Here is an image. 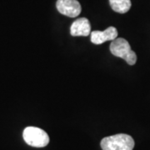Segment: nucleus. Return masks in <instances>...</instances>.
I'll return each instance as SVG.
<instances>
[{
	"label": "nucleus",
	"mask_w": 150,
	"mask_h": 150,
	"mask_svg": "<svg viewBox=\"0 0 150 150\" xmlns=\"http://www.w3.org/2000/svg\"><path fill=\"white\" fill-rule=\"evenodd\" d=\"M112 9L119 13H125L131 8L130 0H109Z\"/></svg>",
	"instance_id": "0eeeda50"
},
{
	"label": "nucleus",
	"mask_w": 150,
	"mask_h": 150,
	"mask_svg": "<svg viewBox=\"0 0 150 150\" xmlns=\"http://www.w3.org/2000/svg\"><path fill=\"white\" fill-rule=\"evenodd\" d=\"M118 37L116 28L109 27L103 31H93L91 33V42L94 44H102L106 41H113Z\"/></svg>",
	"instance_id": "39448f33"
},
{
	"label": "nucleus",
	"mask_w": 150,
	"mask_h": 150,
	"mask_svg": "<svg viewBox=\"0 0 150 150\" xmlns=\"http://www.w3.org/2000/svg\"><path fill=\"white\" fill-rule=\"evenodd\" d=\"M23 137L28 144L35 148H43L49 143L48 134L36 127H28L23 130Z\"/></svg>",
	"instance_id": "7ed1b4c3"
},
{
	"label": "nucleus",
	"mask_w": 150,
	"mask_h": 150,
	"mask_svg": "<svg viewBox=\"0 0 150 150\" xmlns=\"http://www.w3.org/2000/svg\"><path fill=\"white\" fill-rule=\"evenodd\" d=\"M57 9L63 15L75 18L81 13V5L77 0H58L56 3Z\"/></svg>",
	"instance_id": "20e7f679"
},
{
	"label": "nucleus",
	"mask_w": 150,
	"mask_h": 150,
	"mask_svg": "<svg viewBox=\"0 0 150 150\" xmlns=\"http://www.w3.org/2000/svg\"><path fill=\"white\" fill-rule=\"evenodd\" d=\"M91 33V25L88 18H81L75 20L70 28L72 36H88Z\"/></svg>",
	"instance_id": "423d86ee"
},
{
	"label": "nucleus",
	"mask_w": 150,
	"mask_h": 150,
	"mask_svg": "<svg viewBox=\"0 0 150 150\" xmlns=\"http://www.w3.org/2000/svg\"><path fill=\"white\" fill-rule=\"evenodd\" d=\"M101 148L103 150H133L134 140L128 134H116L103 139Z\"/></svg>",
	"instance_id": "f257e3e1"
},
{
	"label": "nucleus",
	"mask_w": 150,
	"mask_h": 150,
	"mask_svg": "<svg viewBox=\"0 0 150 150\" xmlns=\"http://www.w3.org/2000/svg\"><path fill=\"white\" fill-rule=\"evenodd\" d=\"M110 52L114 56L124 59L129 65H134L137 55L132 50L129 42L122 38H117L110 44Z\"/></svg>",
	"instance_id": "f03ea898"
}]
</instances>
